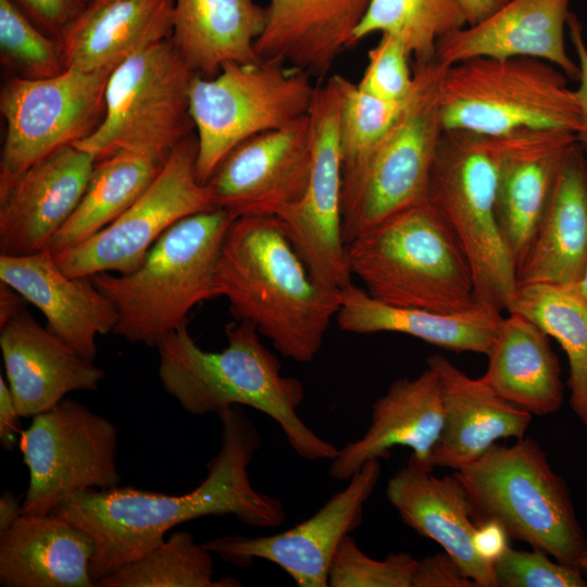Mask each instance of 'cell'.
I'll return each mask as SVG.
<instances>
[{"label": "cell", "mask_w": 587, "mask_h": 587, "mask_svg": "<svg viewBox=\"0 0 587 587\" xmlns=\"http://www.w3.org/2000/svg\"><path fill=\"white\" fill-rule=\"evenodd\" d=\"M459 0H371L352 35V43L375 33L399 39L414 63L437 59L439 41L466 26Z\"/></svg>", "instance_id": "obj_35"}, {"label": "cell", "mask_w": 587, "mask_h": 587, "mask_svg": "<svg viewBox=\"0 0 587 587\" xmlns=\"http://www.w3.org/2000/svg\"><path fill=\"white\" fill-rule=\"evenodd\" d=\"M509 535L496 521H483L476 523L473 544L479 557L492 565V563L505 551Z\"/></svg>", "instance_id": "obj_45"}, {"label": "cell", "mask_w": 587, "mask_h": 587, "mask_svg": "<svg viewBox=\"0 0 587 587\" xmlns=\"http://www.w3.org/2000/svg\"><path fill=\"white\" fill-rule=\"evenodd\" d=\"M197 137L170 153L145 192L114 222L66 250L53 253L71 277L137 270L159 237L184 217L216 209L197 176Z\"/></svg>", "instance_id": "obj_15"}, {"label": "cell", "mask_w": 587, "mask_h": 587, "mask_svg": "<svg viewBox=\"0 0 587 587\" xmlns=\"http://www.w3.org/2000/svg\"><path fill=\"white\" fill-rule=\"evenodd\" d=\"M336 320L347 333H400L442 349L487 354L503 317L499 311L479 303L458 313L395 307L351 283L341 289Z\"/></svg>", "instance_id": "obj_30"}, {"label": "cell", "mask_w": 587, "mask_h": 587, "mask_svg": "<svg viewBox=\"0 0 587 587\" xmlns=\"http://www.w3.org/2000/svg\"><path fill=\"white\" fill-rule=\"evenodd\" d=\"M444 424V404L439 379L427 366L414 378H399L372 405L365 433L339 449L330 461L332 478L348 480L366 462L387 460L394 447L411 449L408 464L433 472V449Z\"/></svg>", "instance_id": "obj_19"}, {"label": "cell", "mask_w": 587, "mask_h": 587, "mask_svg": "<svg viewBox=\"0 0 587 587\" xmlns=\"http://www.w3.org/2000/svg\"><path fill=\"white\" fill-rule=\"evenodd\" d=\"M371 0H270L255 41L259 61L282 62L324 79Z\"/></svg>", "instance_id": "obj_26"}, {"label": "cell", "mask_w": 587, "mask_h": 587, "mask_svg": "<svg viewBox=\"0 0 587 587\" xmlns=\"http://www.w3.org/2000/svg\"><path fill=\"white\" fill-rule=\"evenodd\" d=\"M95 164L88 152L66 146L0 191V254L27 255L48 248L78 205Z\"/></svg>", "instance_id": "obj_18"}, {"label": "cell", "mask_w": 587, "mask_h": 587, "mask_svg": "<svg viewBox=\"0 0 587 587\" xmlns=\"http://www.w3.org/2000/svg\"><path fill=\"white\" fill-rule=\"evenodd\" d=\"M344 76L316 86L309 112L312 163L301 198L276 216L311 276L341 290L351 284L342 232L340 113Z\"/></svg>", "instance_id": "obj_14"}, {"label": "cell", "mask_w": 587, "mask_h": 587, "mask_svg": "<svg viewBox=\"0 0 587 587\" xmlns=\"http://www.w3.org/2000/svg\"><path fill=\"white\" fill-rule=\"evenodd\" d=\"M163 164L127 151L96 162L78 205L52 238L51 251L76 246L114 222L145 192Z\"/></svg>", "instance_id": "obj_33"}, {"label": "cell", "mask_w": 587, "mask_h": 587, "mask_svg": "<svg viewBox=\"0 0 587 587\" xmlns=\"http://www.w3.org/2000/svg\"><path fill=\"white\" fill-rule=\"evenodd\" d=\"M571 0H508L474 24L450 33L437 47L446 66L475 58H534L577 80L578 64L569 55L565 26Z\"/></svg>", "instance_id": "obj_20"}, {"label": "cell", "mask_w": 587, "mask_h": 587, "mask_svg": "<svg viewBox=\"0 0 587 587\" xmlns=\"http://www.w3.org/2000/svg\"><path fill=\"white\" fill-rule=\"evenodd\" d=\"M567 29L579 67L578 87L574 90L580 115V129L576 136L579 146L587 157V45L582 24L573 13L569 15Z\"/></svg>", "instance_id": "obj_44"}, {"label": "cell", "mask_w": 587, "mask_h": 587, "mask_svg": "<svg viewBox=\"0 0 587 587\" xmlns=\"http://www.w3.org/2000/svg\"><path fill=\"white\" fill-rule=\"evenodd\" d=\"M232 221L218 208L184 217L159 237L137 270L89 276L116 311L113 333L154 347L187 322L195 305L218 297L217 259Z\"/></svg>", "instance_id": "obj_4"}, {"label": "cell", "mask_w": 587, "mask_h": 587, "mask_svg": "<svg viewBox=\"0 0 587 587\" xmlns=\"http://www.w3.org/2000/svg\"><path fill=\"white\" fill-rule=\"evenodd\" d=\"M227 346L202 349L187 322L161 337L159 378L164 390L192 415L217 413L230 405L261 411L280 427L290 448L308 461H332L339 449L312 430L297 410L302 383L284 376L278 358L265 347L257 326L237 321L225 327Z\"/></svg>", "instance_id": "obj_3"}, {"label": "cell", "mask_w": 587, "mask_h": 587, "mask_svg": "<svg viewBox=\"0 0 587 587\" xmlns=\"http://www.w3.org/2000/svg\"><path fill=\"white\" fill-rule=\"evenodd\" d=\"M112 71L67 67L55 76L7 82L0 93L5 135L0 191L29 166L90 135L104 114Z\"/></svg>", "instance_id": "obj_13"}, {"label": "cell", "mask_w": 587, "mask_h": 587, "mask_svg": "<svg viewBox=\"0 0 587 587\" xmlns=\"http://www.w3.org/2000/svg\"><path fill=\"white\" fill-rule=\"evenodd\" d=\"M117 439L110 420L73 399L33 416L18 441L29 472L22 514H50L76 494L118 486Z\"/></svg>", "instance_id": "obj_12"}, {"label": "cell", "mask_w": 587, "mask_h": 587, "mask_svg": "<svg viewBox=\"0 0 587 587\" xmlns=\"http://www.w3.org/2000/svg\"><path fill=\"white\" fill-rule=\"evenodd\" d=\"M196 75L171 39L133 54L109 77L101 122L75 146L96 162L127 151L164 163L195 128L189 88Z\"/></svg>", "instance_id": "obj_9"}, {"label": "cell", "mask_w": 587, "mask_h": 587, "mask_svg": "<svg viewBox=\"0 0 587 587\" xmlns=\"http://www.w3.org/2000/svg\"><path fill=\"white\" fill-rule=\"evenodd\" d=\"M216 284L237 321L252 322L282 355L299 363L319 353L341 301V290L311 276L276 215L232 221Z\"/></svg>", "instance_id": "obj_2"}, {"label": "cell", "mask_w": 587, "mask_h": 587, "mask_svg": "<svg viewBox=\"0 0 587 587\" xmlns=\"http://www.w3.org/2000/svg\"><path fill=\"white\" fill-rule=\"evenodd\" d=\"M212 552L188 532H174L146 555L132 561L95 587H238L234 577L213 579Z\"/></svg>", "instance_id": "obj_37"}, {"label": "cell", "mask_w": 587, "mask_h": 587, "mask_svg": "<svg viewBox=\"0 0 587 587\" xmlns=\"http://www.w3.org/2000/svg\"><path fill=\"white\" fill-rule=\"evenodd\" d=\"M576 142V134L564 130H527L505 138L496 210L517 270L532 246L559 170Z\"/></svg>", "instance_id": "obj_23"}, {"label": "cell", "mask_w": 587, "mask_h": 587, "mask_svg": "<svg viewBox=\"0 0 587 587\" xmlns=\"http://www.w3.org/2000/svg\"><path fill=\"white\" fill-rule=\"evenodd\" d=\"M405 101L376 98L344 77L340 113L342 222L354 205L373 152L398 118Z\"/></svg>", "instance_id": "obj_36"}, {"label": "cell", "mask_w": 587, "mask_h": 587, "mask_svg": "<svg viewBox=\"0 0 587 587\" xmlns=\"http://www.w3.org/2000/svg\"><path fill=\"white\" fill-rule=\"evenodd\" d=\"M386 496L403 523L440 545L477 587H497L492 565L474 547L476 524L454 475L437 477L407 463L388 480Z\"/></svg>", "instance_id": "obj_25"}, {"label": "cell", "mask_w": 587, "mask_h": 587, "mask_svg": "<svg viewBox=\"0 0 587 587\" xmlns=\"http://www.w3.org/2000/svg\"><path fill=\"white\" fill-rule=\"evenodd\" d=\"M93 552L92 537L54 513L22 514L0 534V585L95 587Z\"/></svg>", "instance_id": "obj_28"}, {"label": "cell", "mask_w": 587, "mask_h": 587, "mask_svg": "<svg viewBox=\"0 0 587 587\" xmlns=\"http://www.w3.org/2000/svg\"><path fill=\"white\" fill-rule=\"evenodd\" d=\"M480 378L501 398L545 416L563 402L561 367L549 336L526 316L509 312L503 317Z\"/></svg>", "instance_id": "obj_32"}, {"label": "cell", "mask_w": 587, "mask_h": 587, "mask_svg": "<svg viewBox=\"0 0 587 587\" xmlns=\"http://www.w3.org/2000/svg\"><path fill=\"white\" fill-rule=\"evenodd\" d=\"M507 311L533 321L564 350L570 407L587 430V299L574 285L520 284Z\"/></svg>", "instance_id": "obj_34"}, {"label": "cell", "mask_w": 587, "mask_h": 587, "mask_svg": "<svg viewBox=\"0 0 587 587\" xmlns=\"http://www.w3.org/2000/svg\"><path fill=\"white\" fill-rule=\"evenodd\" d=\"M446 65L414 63V88L401 113L373 152L354 205L342 222L348 245L391 216L427 200L444 132L439 83Z\"/></svg>", "instance_id": "obj_11"}, {"label": "cell", "mask_w": 587, "mask_h": 587, "mask_svg": "<svg viewBox=\"0 0 587 587\" xmlns=\"http://www.w3.org/2000/svg\"><path fill=\"white\" fill-rule=\"evenodd\" d=\"M476 523L496 521L510 538L540 550L587 576V535L569 487L532 438L492 445L454 471Z\"/></svg>", "instance_id": "obj_6"}, {"label": "cell", "mask_w": 587, "mask_h": 587, "mask_svg": "<svg viewBox=\"0 0 587 587\" xmlns=\"http://www.w3.org/2000/svg\"><path fill=\"white\" fill-rule=\"evenodd\" d=\"M382 473L380 460L366 462L311 517L267 536L228 535L204 547L236 566L263 559L279 566L299 587H327L328 572L341 540L362 523L363 508Z\"/></svg>", "instance_id": "obj_16"}, {"label": "cell", "mask_w": 587, "mask_h": 587, "mask_svg": "<svg viewBox=\"0 0 587 587\" xmlns=\"http://www.w3.org/2000/svg\"><path fill=\"white\" fill-rule=\"evenodd\" d=\"M22 417L16 409L11 389L0 376V440L4 449L11 451L18 445L20 423Z\"/></svg>", "instance_id": "obj_46"}, {"label": "cell", "mask_w": 587, "mask_h": 587, "mask_svg": "<svg viewBox=\"0 0 587 587\" xmlns=\"http://www.w3.org/2000/svg\"><path fill=\"white\" fill-rule=\"evenodd\" d=\"M416 565L417 560L408 552L374 559L349 534L334 554L328 587H412Z\"/></svg>", "instance_id": "obj_39"}, {"label": "cell", "mask_w": 587, "mask_h": 587, "mask_svg": "<svg viewBox=\"0 0 587 587\" xmlns=\"http://www.w3.org/2000/svg\"><path fill=\"white\" fill-rule=\"evenodd\" d=\"M497 587H586L585 574L537 549L510 547L492 563Z\"/></svg>", "instance_id": "obj_40"}, {"label": "cell", "mask_w": 587, "mask_h": 587, "mask_svg": "<svg viewBox=\"0 0 587 587\" xmlns=\"http://www.w3.org/2000/svg\"><path fill=\"white\" fill-rule=\"evenodd\" d=\"M347 258L351 275L384 303L438 313L478 304L471 265L427 200L354 238Z\"/></svg>", "instance_id": "obj_5"}, {"label": "cell", "mask_w": 587, "mask_h": 587, "mask_svg": "<svg viewBox=\"0 0 587 587\" xmlns=\"http://www.w3.org/2000/svg\"><path fill=\"white\" fill-rule=\"evenodd\" d=\"M220 448L208 462L205 478L190 492L165 495L130 486L88 489L61 503L52 513L87 532L95 541L89 564L93 583L110 576L164 541L173 527L207 515H235L261 528L286 519L283 502L258 491L248 466L261 446L258 428L242 405L216 413Z\"/></svg>", "instance_id": "obj_1"}, {"label": "cell", "mask_w": 587, "mask_h": 587, "mask_svg": "<svg viewBox=\"0 0 587 587\" xmlns=\"http://www.w3.org/2000/svg\"><path fill=\"white\" fill-rule=\"evenodd\" d=\"M567 79L534 58H475L446 66L438 91L442 128L498 137L527 130L577 135L580 115Z\"/></svg>", "instance_id": "obj_8"}, {"label": "cell", "mask_w": 587, "mask_h": 587, "mask_svg": "<svg viewBox=\"0 0 587 587\" xmlns=\"http://www.w3.org/2000/svg\"><path fill=\"white\" fill-rule=\"evenodd\" d=\"M21 515L22 504L12 492L4 491L0 497V534L9 529Z\"/></svg>", "instance_id": "obj_49"}, {"label": "cell", "mask_w": 587, "mask_h": 587, "mask_svg": "<svg viewBox=\"0 0 587 587\" xmlns=\"http://www.w3.org/2000/svg\"><path fill=\"white\" fill-rule=\"evenodd\" d=\"M412 587H477L446 552L417 560Z\"/></svg>", "instance_id": "obj_43"}, {"label": "cell", "mask_w": 587, "mask_h": 587, "mask_svg": "<svg viewBox=\"0 0 587 587\" xmlns=\"http://www.w3.org/2000/svg\"><path fill=\"white\" fill-rule=\"evenodd\" d=\"M39 29L57 38L84 10L87 0H11Z\"/></svg>", "instance_id": "obj_42"}, {"label": "cell", "mask_w": 587, "mask_h": 587, "mask_svg": "<svg viewBox=\"0 0 587 587\" xmlns=\"http://www.w3.org/2000/svg\"><path fill=\"white\" fill-rule=\"evenodd\" d=\"M508 0H459L469 24H474L485 18Z\"/></svg>", "instance_id": "obj_48"}, {"label": "cell", "mask_w": 587, "mask_h": 587, "mask_svg": "<svg viewBox=\"0 0 587 587\" xmlns=\"http://www.w3.org/2000/svg\"><path fill=\"white\" fill-rule=\"evenodd\" d=\"M5 375L22 417L58 404L72 391H96L102 369L83 358L23 310L0 327Z\"/></svg>", "instance_id": "obj_22"}, {"label": "cell", "mask_w": 587, "mask_h": 587, "mask_svg": "<svg viewBox=\"0 0 587 587\" xmlns=\"http://www.w3.org/2000/svg\"><path fill=\"white\" fill-rule=\"evenodd\" d=\"M427 366L437 373L444 404V424L430 457L434 467L457 471L482 457L497 440L524 437L533 420L529 412L439 353L427 358Z\"/></svg>", "instance_id": "obj_24"}, {"label": "cell", "mask_w": 587, "mask_h": 587, "mask_svg": "<svg viewBox=\"0 0 587 587\" xmlns=\"http://www.w3.org/2000/svg\"><path fill=\"white\" fill-rule=\"evenodd\" d=\"M266 21L254 0H175L170 39L197 75L213 77L227 63L259 61L254 46Z\"/></svg>", "instance_id": "obj_31"}, {"label": "cell", "mask_w": 587, "mask_h": 587, "mask_svg": "<svg viewBox=\"0 0 587 587\" xmlns=\"http://www.w3.org/2000/svg\"><path fill=\"white\" fill-rule=\"evenodd\" d=\"M0 53L2 63L22 78H47L65 70L58 39L39 29L11 0H0Z\"/></svg>", "instance_id": "obj_38"}, {"label": "cell", "mask_w": 587, "mask_h": 587, "mask_svg": "<svg viewBox=\"0 0 587 587\" xmlns=\"http://www.w3.org/2000/svg\"><path fill=\"white\" fill-rule=\"evenodd\" d=\"M505 138L444 129L427 189L428 203L471 265L477 303L499 312L509 309L519 289L517 268L496 210Z\"/></svg>", "instance_id": "obj_7"}, {"label": "cell", "mask_w": 587, "mask_h": 587, "mask_svg": "<svg viewBox=\"0 0 587 587\" xmlns=\"http://www.w3.org/2000/svg\"><path fill=\"white\" fill-rule=\"evenodd\" d=\"M90 0H87V2H89Z\"/></svg>", "instance_id": "obj_51"}, {"label": "cell", "mask_w": 587, "mask_h": 587, "mask_svg": "<svg viewBox=\"0 0 587 587\" xmlns=\"http://www.w3.org/2000/svg\"><path fill=\"white\" fill-rule=\"evenodd\" d=\"M312 163L309 114L248 138L220 162L209 180L215 208L233 220L277 215L303 195Z\"/></svg>", "instance_id": "obj_17"}, {"label": "cell", "mask_w": 587, "mask_h": 587, "mask_svg": "<svg viewBox=\"0 0 587 587\" xmlns=\"http://www.w3.org/2000/svg\"><path fill=\"white\" fill-rule=\"evenodd\" d=\"M0 282L38 308L46 327L89 361L97 354L96 337L116 325L111 301L90 277L66 275L50 247L27 255L0 254Z\"/></svg>", "instance_id": "obj_21"}, {"label": "cell", "mask_w": 587, "mask_h": 587, "mask_svg": "<svg viewBox=\"0 0 587 587\" xmlns=\"http://www.w3.org/2000/svg\"><path fill=\"white\" fill-rule=\"evenodd\" d=\"M175 0H90L58 37L64 67L113 71L170 39Z\"/></svg>", "instance_id": "obj_27"}, {"label": "cell", "mask_w": 587, "mask_h": 587, "mask_svg": "<svg viewBox=\"0 0 587 587\" xmlns=\"http://www.w3.org/2000/svg\"><path fill=\"white\" fill-rule=\"evenodd\" d=\"M587 270V157L577 142L566 154L525 260L520 284H578Z\"/></svg>", "instance_id": "obj_29"}, {"label": "cell", "mask_w": 587, "mask_h": 587, "mask_svg": "<svg viewBox=\"0 0 587 587\" xmlns=\"http://www.w3.org/2000/svg\"><path fill=\"white\" fill-rule=\"evenodd\" d=\"M367 66L358 87L376 98L403 102L413 91L414 73L404 45L390 35L380 40L367 53Z\"/></svg>", "instance_id": "obj_41"}, {"label": "cell", "mask_w": 587, "mask_h": 587, "mask_svg": "<svg viewBox=\"0 0 587 587\" xmlns=\"http://www.w3.org/2000/svg\"><path fill=\"white\" fill-rule=\"evenodd\" d=\"M282 62L227 63L213 77L196 75L189 110L197 132V176L205 184L236 146L307 116L316 86Z\"/></svg>", "instance_id": "obj_10"}, {"label": "cell", "mask_w": 587, "mask_h": 587, "mask_svg": "<svg viewBox=\"0 0 587 587\" xmlns=\"http://www.w3.org/2000/svg\"><path fill=\"white\" fill-rule=\"evenodd\" d=\"M26 300L14 288L0 282V327L24 310Z\"/></svg>", "instance_id": "obj_47"}, {"label": "cell", "mask_w": 587, "mask_h": 587, "mask_svg": "<svg viewBox=\"0 0 587 587\" xmlns=\"http://www.w3.org/2000/svg\"><path fill=\"white\" fill-rule=\"evenodd\" d=\"M574 287L587 299V270L583 279Z\"/></svg>", "instance_id": "obj_50"}]
</instances>
